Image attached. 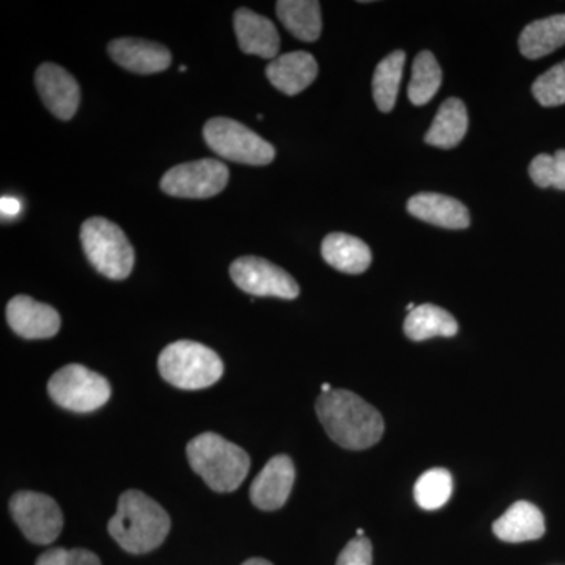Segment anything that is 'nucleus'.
I'll return each instance as SVG.
<instances>
[{
    "label": "nucleus",
    "instance_id": "obj_1",
    "mask_svg": "<svg viewBox=\"0 0 565 565\" xmlns=\"http://www.w3.org/2000/svg\"><path fill=\"white\" fill-rule=\"evenodd\" d=\"M316 414L327 435L351 451L377 445L384 437V416L359 394L330 390L316 401Z\"/></svg>",
    "mask_w": 565,
    "mask_h": 565
},
{
    "label": "nucleus",
    "instance_id": "obj_2",
    "mask_svg": "<svg viewBox=\"0 0 565 565\" xmlns=\"http://www.w3.org/2000/svg\"><path fill=\"white\" fill-rule=\"evenodd\" d=\"M172 520L158 501L140 490H126L118 498L117 514L107 523L114 541L125 552L143 555L166 541Z\"/></svg>",
    "mask_w": 565,
    "mask_h": 565
},
{
    "label": "nucleus",
    "instance_id": "obj_3",
    "mask_svg": "<svg viewBox=\"0 0 565 565\" xmlns=\"http://www.w3.org/2000/svg\"><path fill=\"white\" fill-rule=\"evenodd\" d=\"M189 463L214 492L230 493L239 489L250 471V456L222 435L204 433L188 445Z\"/></svg>",
    "mask_w": 565,
    "mask_h": 565
},
{
    "label": "nucleus",
    "instance_id": "obj_4",
    "mask_svg": "<svg viewBox=\"0 0 565 565\" xmlns=\"http://www.w3.org/2000/svg\"><path fill=\"white\" fill-rule=\"evenodd\" d=\"M163 381L181 390L210 388L223 375L217 352L195 341H177L167 345L158 360Z\"/></svg>",
    "mask_w": 565,
    "mask_h": 565
},
{
    "label": "nucleus",
    "instance_id": "obj_5",
    "mask_svg": "<svg viewBox=\"0 0 565 565\" xmlns=\"http://www.w3.org/2000/svg\"><path fill=\"white\" fill-rule=\"evenodd\" d=\"M81 243L92 266L110 280L131 275L136 253L120 226L104 217H92L81 228Z\"/></svg>",
    "mask_w": 565,
    "mask_h": 565
},
{
    "label": "nucleus",
    "instance_id": "obj_6",
    "mask_svg": "<svg viewBox=\"0 0 565 565\" xmlns=\"http://www.w3.org/2000/svg\"><path fill=\"white\" fill-rule=\"evenodd\" d=\"M204 141L215 154L245 166H269L275 159V148L269 141L253 132L243 122L232 118L215 117L203 128Z\"/></svg>",
    "mask_w": 565,
    "mask_h": 565
},
{
    "label": "nucleus",
    "instance_id": "obj_7",
    "mask_svg": "<svg viewBox=\"0 0 565 565\" xmlns=\"http://www.w3.org/2000/svg\"><path fill=\"white\" fill-rule=\"evenodd\" d=\"M47 393L65 411L90 414L109 403L111 390L102 374L74 363L52 375Z\"/></svg>",
    "mask_w": 565,
    "mask_h": 565
},
{
    "label": "nucleus",
    "instance_id": "obj_8",
    "mask_svg": "<svg viewBox=\"0 0 565 565\" xmlns=\"http://www.w3.org/2000/svg\"><path fill=\"white\" fill-rule=\"evenodd\" d=\"M230 170L217 159L180 163L163 174L161 189L177 199L203 200L218 195L226 188Z\"/></svg>",
    "mask_w": 565,
    "mask_h": 565
},
{
    "label": "nucleus",
    "instance_id": "obj_9",
    "mask_svg": "<svg viewBox=\"0 0 565 565\" xmlns=\"http://www.w3.org/2000/svg\"><path fill=\"white\" fill-rule=\"evenodd\" d=\"M10 512L22 534L36 545H50L61 535L63 514L58 504L47 494L39 492L14 493Z\"/></svg>",
    "mask_w": 565,
    "mask_h": 565
},
{
    "label": "nucleus",
    "instance_id": "obj_10",
    "mask_svg": "<svg viewBox=\"0 0 565 565\" xmlns=\"http://www.w3.org/2000/svg\"><path fill=\"white\" fill-rule=\"evenodd\" d=\"M230 275L234 285L250 296L294 300L300 294L291 275L259 256H241L230 267Z\"/></svg>",
    "mask_w": 565,
    "mask_h": 565
},
{
    "label": "nucleus",
    "instance_id": "obj_11",
    "mask_svg": "<svg viewBox=\"0 0 565 565\" xmlns=\"http://www.w3.org/2000/svg\"><path fill=\"white\" fill-rule=\"evenodd\" d=\"M7 322L25 340H47L61 330L62 319L51 305L36 302L29 296H17L7 305Z\"/></svg>",
    "mask_w": 565,
    "mask_h": 565
},
{
    "label": "nucleus",
    "instance_id": "obj_12",
    "mask_svg": "<svg viewBox=\"0 0 565 565\" xmlns=\"http://www.w3.org/2000/svg\"><path fill=\"white\" fill-rule=\"evenodd\" d=\"M296 481V467L291 457L275 456L269 460L250 487V500L262 511H278L288 501Z\"/></svg>",
    "mask_w": 565,
    "mask_h": 565
},
{
    "label": "nucleus",
    "instance_id": "obj_13",
    "mask_svg": "<svg viewBox=\"0 0 565 565\" xmlns=\"http://www.w3.org/2000/svg\"><path fill=\"white\" fill-rule=\"evenodd\" d=\"M41 102L61 120H71L79 109L81 88L77 81L55 63H44L35 74Z\"/></svg>",
    "mask_w": 565,
    "mask_h": 565
},
{
    "label": "nucleus",
    "instance_id": "obj_14",
    "mask_svg": "<svg viewBox=\"0 0 565 565\" xmlns=\"http://www.w3.org/2000/svg\"><path fill=\"white\" fill-rule=\"evenodd\" d=\"M111 61L137 74L162 73L172 65V54L162 44L140 39H118L109 47Z\"/></svg>",
    "mask_w": 565,
    "mask_h": 565
},
{
    "label": "nucleus",
    "instance_id": "obj_15",
    "mask_svg": "<svg viewBox=\"0 0 565 565\" xmlns=\"http://www.w3.org/2000/svg\"><path fill=\"white\" fill-rule=\"evenodd\" d=\"M234 31L241 51L262 58H277L280 51V35L274 22L248 9L234 13Z\"/></svg>",
    "mask_w": 565,
    "mask_h": 565
},
{
    "label": "nucleus",
    "instance_id": "obj_16",
    "mask_svg": "<svg viewBox=\"0 0 565 565\" xmlns=\"http://www.w3.org/2000/svg\"><path fill=\"white\" fill-rule=\"evenodd\" d=\"M318 62L305 51L289 52L270 61L266 76L277 90L285 95H299L318 77Z\"/></svg>",
    "mask_w": 565,
    "mask_h": 565
},
{
    "label": "nucleus",
    "instance_id": "obj_17",
    "mask_svg": "<svg viewBox=\"0 0 565 565\" xmlns=\"http://www.w3.org/2000/svg\"><path fill=\"white\" fill-rule=\"evenodd\" d=\"M407 211L419 221L448 230L470 226V212L459 200L440 193H418L407 203Z\"/></svg>",
    "mask_w": 565,
    "mask_h": 565
},
{
    "label": "nucleus",
    "instance_id": "obj_18",
    "mask_svg": "<svg viewBox=\"0 0 565 565\" xmlns=\"http://www.w3.org/2000/svg\"><path fill=\"white\" fill-rule=\"evenodd\" d=\"M493 534L509 544L537 541L545 534L544 514L527 501H516L493 523Z\"/></svg>",
    "mask_w": 565,
    "mask_h": 565
},
{
    "label": "nucleus",
    "instance_id": "obj_19",
    "mask_svg": "<svg viewBox=\"0 0 565 565\" xmlns=\"http://www.w3.org/2000/svg\"><path fill=\"white\" fill-rule=\"evenodd\" d=\"M322 258L333 269L349 275L366 273L373 263V253L366 243L345 233H330L322 241Z\"/></svg>",
    "mask_w": 565,
    "mask_h": 565
},
{
    "label": "nucleus",
    "instance_id": "obj_20",
    "mask_svg": "<svg viewBox=\"0 0 565 565\" xmlns=\"http://www.w3.org/2000/svg\"><path fill=\"white\" fill-rule=\"evenodd\" d=\"M565 44V14L545 18L527 24L520 33L519 47L523 57H545Z\"/></svg>",
    "mask_w": 565,
    "mask_h": 565
},
{
    "label": "nucleus",
    "instance_id": "obj_21",
    "mask_svg": "<svg viewBox=\"0 0 565 565\" xmlns=\"http://www.w3.org/2000/svg\"><path fill=\"white\" fill-rule=\"evenodd\" d=\"M467 131V107L460 99L449 98L441 104L424 140L430 147L449 150V148L457 147L463 140Z\"/></svg>",
    "mask_w": 565,
    "mask_h": 565
},
{
    "label": "nucleus",
    "instance_id": "obj_22",
    "mask_svg": "<svg viewBox=\"0 0 565 565\" xmlns=\"http://www.w3.org/2000/svg\"><path fill=\"white\" fill-rule=\"evenodd\" d=\"M459 332L455 316L433 303H424L408 313L404 322V333L408 340L426 341L430 338H452Z\"/></svg>",
    "mask_w": 565,
    "mask_h": 565
},
{
    "label": "nucleus",
    "instance_id": "obj_23",
    "mask_svg": "<svg viewBox=\"0 0 565 565\" xmlns=\"http://www.w3.org/2000/svg\"><path fill=\"white\" fill-rule=\"evenodd\" d=\"M278 20L297 40L313 43L321 36V3L316 0H280Z\"/></svg>",
    "mask_w": 565,
    "mask_h": 565
},
{
    "label": "nucleus",
    "instance_id": "obj_24",
    "mask_svg": "<svg viewBox=\"0 0 565 565\" xmlns=\"http://www.w3.org/2000/svg\"><path fill=\"white\" fill-rule=\"evenodd\" d=\"M405 65V52L394 51L379 63L373 77L374 102L379 110L388 114L396 106Z\"/></svg>",
    "mask_w": 565,
    "mask_h": 565
},
{
    "label": "nucleus",
    "instance_id": "obj_25",
    "mask_svg": "<svg viewBox=\"0 0 565 565\" xmlns=\"http://www.w3.org/2000/svg\"><path fill=\"white\" fill-rule=\"evenodd\" d=\"M441 85V68L433 52L423 51L416 55L408 99L414 106H424L434 98Z\"/></svg>",
    "mask_w": 565,
    "mask_h": 565
},
{
    "label": "nucleus",
    "instance_id": "obj_26",
    "mask_svg": "<svg viewBox=\"0 0 565 565\" xmlns=\"http://www.w3.org/2000/svg\"><path fill=\"white\" fill-rule=\"evenodd\" d=\"M415 501L426 511H437L448 503L452 493L451 473L445 468L426 471L415 484Z\"/></svg>",
    "mask_w": 565,
    "mask_h": 565
},
{
    "label": "nucleus",
    "instance_id": "obj_27",
    "mask_svg": "<svg viewBox=\"0 0 565 565\" xmlns=\"http://www.w3.org/2000/svg\"><path fill=\"white\" fill-rule=\"evenodd\" d=\"M530 177L539 188H555L565 191V150L555 156H535L530 166Z\"/></svg>",
    "mask_w": 565,
    "mask_h": 565
},
{
    "label": "nucleus",
    "instance_id": "obj_28",
    "mask_svg": "<svg viewBox=\"0 0 565 565\" xmlns=\"http://www.w3.org/2000/svg\"><path fill=\"white\" fill-rule=\"evenodd\" d=\"M533 95L535 102L544 107H557L565 104V62L557 63L556 66L534 81Z\"/></svg>",
    "mask_w": 565,
    "mask_h": 565
},
{
    "label": "nucleus",
    "instance_id": "obj_29",
    "mask_svg": "<svg viewBox=\"0 0 565 565\" xmlns=\"http://www.w3.org/2000/svg\"><path fill=\"white\" fill-rule=\"evenodd\" d=\"M35 565H102L95 553L84 548H52L36 559Z\"/></svg>",
    "mask_w": 565,
    "mask_h": 565
},
{
    "label": "nucleus",
    "instance_id": "obj_30",
    "mask_svg": "<svg viewBox=\"0 0 565 565\" xmlns=\"http://www.w3.org/2000/svg\"><path fill=\"white\" fill-rule=\"evenodd\" d=\"M337 565H373V544L364 535L352 539L338 556Z\"/></svg>",
    "mask_w": 565,
    "mask_h": 565
},
{
    "label": "nucleus",
    "instance_id": "obj_31",
    "mask_svg": "<svg viewBox=\"0 0 565 565\" xmlns=\"http://www.w3.org/2000/svg\"><path fill=\"white\" fill-rule=\"evenodd\" d=\"M21 211L20 200L11 199V196H3L2 199V215L3 217H17Z\"/></svg>",
    "mask_w": 565,
    "mask_h": 565
},
{
    "label": "nucleus",
    "instance_id": "obj_32",
    "mask_svg": "<svg viewBox=\"0 0 565 565\" xmlns=\"http://www.w3.org/2000/svg\"><path fill=\"white\" fill-rule=\"evenodd\" d=\"M243 565H274L269 561L263 559V557H252V559L245 561Z\"/></svg>",
    "mask_w": 565,
    "mask_h": 565
},
{
    "label": "nucleus",
    "instance_id": "obj_33",
    "mask_svg": "<svg viewBox=\"0 0 565 565\" xmlns=\"http://www.w3.org/2000/svg\"><path fill=\"white\" fill-rule=\"evenodd\" d=\"M330 390H333V388H332V386H330L329 384H323V385H322V393L330 392Z\"/></svg>",
    "mask_w": 565,
    "mask_h": 565
},
{
    "label": "nucleus",
    "instance_id": "obj_34",
    "mask_svg": "<svg viewBox=\"0 0 565 565\" xmlns=\"http://www.w3.org/2000/svg\"><path fill=\"white\" fill-rule=\"evenodd\" d=\"M180 71H181V73H185V71H188V68H185V66H181Z\"/></svg>",
    "mask_w": 565,
    "mask_h": 565
}]
</instances>
